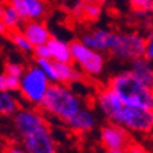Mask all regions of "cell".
<instances>
[{"mask_svg":"<svg viewBox=\"0 0 153 153\" xmlns=\"http://www.w3.org/2000/svg\"><path fill=\"white\" fill-rule=\"evenodd\" d=\"M108 88L114 90L124 105L153 111V89L141 83L130 70L112 76Z\"/></svg>","mask_w":153,"mask_h":153,"instance_id":"cell-1","label":"cell"},{"mask_svg":"<svg viewBox=\"0 0 153 153\" xmlns=\"http://www.w3.org/2000/svg\"><path fill=\"white\" fill-rule=\"evenodd\" d=\"M40 107L51 116L57 118L63 123H67L68 119H71L82 108L83 104L79 96L67 85L51 83L44 99L40 102Z\"/></svg>","mask_w":153,"mask_h":153,"instance_id":"cell-2","label":"cell"},{"mask_svg":"<svg viewBox=\"0 0 153 153\" xmlns=\"http://www.w3.org/2000/svg\"><path fill=\"white\" fill-rule=\"evenodd\" d=\"M108 120L133 133L148 134L153 130V111L150 109L135 108L122 104L109 115Z\"/></svg>","mask_w":153,"mask_h":153,"instance_id":"cell-3","label":"cell"},{"mask_svg":"<svg viewBox=\"0 0 153 153\" xmlns=\"http://www.w3.org/2000/svg\"><path fill=\"white\" fill-rule=\"evenodd\" d=\"M146 38L138 33H114L109 51L112 56L123 62H133L145 56Z\"/></svg>","mask_w":153,"mask_h":153,"instance_id":"cell-4","label":"cell"},{"mask_svg":"<svg viewBox=\"0 0 153 153\" xmlns=\"http://www.w3.org/2000/svg\"><path fill=\"white\" fill-rule=\"evenodd\" d=\"M51 82L45 74L37 66H32L23 71L22 76L19 78V90L22 97L26 101L32 104L40 105L41 100L44 99L45 93L49 88Z\"/></svg>","mask_w":153,"mask_h":153,"instance_id":"cell-5","label":"cell"},{"mask_svg":"<svg viewBox=\"0 0 153 153\" xmlns=\"http://www.w3.org/2000/svg\"><path fill=\"white\" fill-rule=\"evenodd\" d=\"M71 59L75 62L79 68L88 75L96 76L101 74L105 66V57L101 52L93 51L86 45H83L79 40L70 42Z\"/></svg>","mask_w":153,"mask_h":153,"instance_id":"cell-6","label":"cell"},{"mask_svg":"<svg viewBox=\"0 0 153 153\" xmlns=\"http://www.w3.org/2000/svg\"><path fill=\"white\" fill-rule=\"evenodd\" d=\"M22 143L26 153H57L56 143L48 126L23 135Z\"/></svg>","mask_w":153,"mask_h":153,"instance_id":"cell-7","label":"cell"},{"mask_svg":"<svg viewBox=\"0 0 153 153\" xmlns=\"http://www.w3.org/2000/svg\"><path fill=\"white\" fill-rule=\"evenodd\" d=\"M13 116L14 126H15L16 131H18L21 137L47 126V120L42 116V114L38 111H34V109L19 108Z\"/></svg>","mask_w":153,"mask_h":153,"instance_id":"cell-8","label":"cell"},{"mask_svg":"<svg viewBox=\"0 0 153 153\" xmlns=\"http://www.w3.org/2000/svg\"><path fill=\"white\" fill-rule=\"evenodd\" d=\"M100 141L107 150L126 149L130 145V134L122 126L109 122L100 130Z\"/></svg>","mask_w":153,"mask_h":153,"instance_id":"cell-9","label":"cell"},{"mask_svg":"<svg viewBox=\"0 0 153 153\" xmlns=\"http://www.w3.org/2000/svg\"><path fill=\"white\" fill-rule=\"evenodd\" d=\"M8 4L26 21H40L47 13L44 0H8Z\"/></svg>","mask_w":153,"mask_h":153,"instance_id":"cell-10","label":"cell"},{"mask_svg":"<svg viewBox=\"0 0 153 153\" xmlns=\"http://www.w3.org/2000/svg\"><path fill=\"white\" fill-rule=\"evenodd\" d=\"M112 37H114V32L108 30V29H93L90 32L82 34L79 38V41L88 48L93 49L97 52H108L111 48Z\"/></svg>","mask_w":153,"mask_h":153,"instance_id":"cell-11","label":"cell"},{"mask_svg":"<svg viewBox=\"0 0 153 153\" xmlns=\"http://www.w3.org/2000/svg\"><path fill=\"white\" fill-rule=\"evenodd\" d=\"M23 36L26 37L32 47H37V45H44L49 41V38L52 37L48 27L40 21H27L25 25L22 26L21 30Z\"/></svg>","mask_w":153,"mask_h":153,"instance_id":"cell-12","label":"cell"},{"mask_svg":"<svg viewBox=\"0 0 153 153\" xmlns=\"http://www.w3.org/2000/svg\"><path fill=\"white\" fill-rule=\"evenodd\" d=\"M66 124L76 133H88V131H92L94 128L96 116L90 109L82 107L73 118L67 120Z\"/></svg>","mask_w":153,"mask_h":153,"instance_id":"cell-13","label":"cell"},{"mask_svg":"<svg viewBox=\"0 0 153 153\" xmlns=\"http://www.w3.org/2000/svg\"><path fill=\"white\" fill-rule=\"evenodd\" d=\"M55 74V83L60 85H70L81 79V73L76 70L71 63H62V62L52 60Z\"/></svg>","mask_w":153,"mask_h":153,"instance_id":"cell-14","label":"cell"},{"mask_svg":"<svg viewBox=\"0 0 153 153\" xmlns=\"http://www.w3.org/2000/svg\"><path fill=\"white\" fill-rule=\"evenodd\" d=\"M131 74H133L141 83L153 89V66L150 64V60L146 57H140L131 62Z\"/></svg>","mask_w":153,"mask_h":153,"instance_id":"cell-15","label":"cell"},{"mask_svg":"<svg viewBox=\"0 0 153 153\" xmlns=\"http://www.w3.org/2000/svg\"><path fill=\"white\" fill-rule=\"evenodd\" d=\"M47 47L51 53V59L55 62H62V63H71V51L70 42L64 41L62 38L51 37L47 42Z\"/></svg>","mask_w":153,"mask_h":153,"instance_id":"cell-16","label":"cell"},{"mask_svg":"<svg viewBox=\"0 0 153 153\" xmlns=\"http://www.w3.org/2000/svg\"><path fill=\"white\" fill-rule=\"evenodd\" d=\"M97 102H99V107L100 109L102 111V114L108 118L109 115L115 111V109H118L123 102L119 100V97L115 94V92L111 89V88H104L101 92L99 93L97 96Z\"/></svg>","mask_w":153,"mask_h":153,"instance_id":"cell-17","label":"cell"},{"mask_svg":"<svg viewBox=\"0 0 153 153\" xmlns=\"http://www.w3.org/2000/svg\"><path fill=\"white\" fill-rule=\"evenodd\" d=\"M74 15L76 18H86V19H97L101 15V7L96 6V4L90 3H83V1H78L73 10Z\"/></svg>","mask_w":153,"mask_h":153,"instance_id":"cell-18","label":"cell"},{"mask_svg":"<svg viewBox=\"0 0 153 153\" xmlns=\"http://www.w3.org/2000/svg\"><path fill=\"white\" fill-rule=\"evenodd\" d=\"M19 109L18 100L11 92H0V115L13 116Z\"/></svg>","mask_w":153,"mask_h":153,"instance_id":"cell-19","label":"cell"},{"mask_svg":"<svg viewBox=\"0 0 153 153\" xmlns=\"http://www.w3.org/2000/svg\"><path fill=\"white\" fill-rule=\"evenodd\" d=\"M0 19H1V22L4 23V26H6L7 29H10V30H15V29L21 25V22L23 21V19L19 16V14L16 13L8 3L3 4V15H1Z\"/></svg>","mask_w":153,"mask_h":153,"instance_id":"cell-20","label":"cell"},{"mask_svg":"<svg viewBox=\"0 0 153 153\" xmlns=\"http://www.w3.org/2000/svg\"><path fill=\"white\" fill-rule=\"evenodd\" d=\"M10 38H11L13 44L15 45L18 49H21V51H23V52H32L33 51L32 44L26 40V37L19 32V30H11V32H10Z\"/></svg>","mask_w":153,"mask_h":153,"instance_id":"cell-21","label":"cell"},{"mask_svg":"<svg viewBox=\"0 0 153 153\" xmlns=\"http://www.w3.org/2000/svg\"><path fill=\"white\" fill-rule=\"evenodd\" d=\"M130 8L134 13L138 14H145L148 11H150V4L152 0H130Z\"/></svg>","mask_w":153,"mask_h":153,"instance_id":"cell-22","label":"cell"},{"mask_svg":"<svg viewBox=\"0 0 153 153\" xmlns=\"http://www.w3.org/2000/svg\"><path fill=\"white\" fill-rule=\"evenodd\" d=\"M25 71V67L22 64L15 63V62H8L6 63V67H4V74L10 76H15V78H21Z\"/></svg>","mask_w":153,"mask_h":153,"instance_id":"cell-23","label":"cell"},{"mask_svg":"<svg viewBox=\"0 0 153 153\" xmlns=\"http://www.w3.org/2000/svg\"><path fill=\"white\" fill-rule=\"evenodd\" d=\"M33 52H34V55H36L37 59H51V53H49V49H48L47 44L34 47L33 48Z\"/></svg>","mask_w":153,"mask_h":153,"instance_id":"cell-24","label":"cell"},{"mask_svg":"<svg viewBox=\"0 0 153 153\" xmlns=\"http://www.w3.org/2000/svg\"><path fill=\"white\" fill-rule=\"evenodd\" d=\"M7 89H8V92H18L19 90V78L7 75Z\"/></svg>","mask_w":153,"mask_h":153,"instance_id":"cell-25","label":"cell"},{"mask_svg":"<svg viewBox=\"0 0 153 153\" xmlns=\"http://www.w3.org/2000/svg\"><path fill=\"white\" fill-rule=\"evenodd\" d=\"M148 60H153V34L146 40V48H145V56Z\"/></svg>","mask_w":153,"mask_h":153,"instance_id":"cell-26","label":"cell"},{"mask_svg":"<svg viewBox=\"0 0 153 153\" xmlns=\"http://www.w3.org/2000/svg\"><path fill=\"white\" fill-rule=\"evenodd\" d=\"M126 152L127 153H148L141 145H137V143H130V145L126 148Z\"/></svg>","mask_w":153,"mask_h":153,"instance_id":"cell-27","label":"cell"},{"mask_svg":"<svg viewBox=\"0 0 153 153\" xmlns=\"http://www.w3.org/2000/svg\"><path fill=\"white\" fill-rule=\"evenodd\" d=\"M0 92H8V89H7V75L4 73H0Z\"/></svg>","mask_w":153,"mask_h":153,"instance_id":"cell-28","label":"cell"},{"mask_svg":"<svg viewBox=\"0 0 153 153\" xmlns=\"http://www.w3.org/2000/svg\"><path fill=\"white\" fill-rule=\"evenodd\" d=\"M4 153H26V150L21 146H15V145H13V146L7 148V149L4 150Z\"/></svg>","mask_w":153,"mask_h":153,"instance_id":"cell-29","label":"cell"},{"mask_svg":"<svg viewBox=\"0 0 153 153\" xmlns=\"http://www.w3.org/2000/svg\"><path fill=\"white\" fill-rule=\"evenodd\" d=\"M79 1H83V3H90V4H96V6L102 7L105 4V0H79Z\"/></svg>","mask_w":153,"mask_h":153,"instance_id":"cell-30","label":"cell"},{"mask_svg":"<svg viewBox=\"0 0 153 153\" xmlns=\"http://www.w3.org/2000/svg\"><path fill=\"white\" fill-rule=\"evenodd\" d=\"M7 30H8V29L4 26V23L1 22V19H0V34H6Z\"/></svg>","mask_w":153,"mask_h":153,"instance_id":"cell-31","label":"cell"},{"mask_svg":"<svg viewBox=\"0 0 153 153\" xmlns=\"http://www.w3.org/2000/svg\"><path fill=\"white\" fill-rule=\"evenodd\" d=\"M105 153H127L126 149H111V150H107Z\"/></svg>","mask_w":153,"mask_h":153,"instance_id":"cell-32","label":"cell"},{"mask_svg":"<svg viewBox=\"0 0 153 153\" xmlns=\"http://www.w3.org/2000/svg\"><path fill=\"white\" fill-rule=\"evenodd\" d=\"M3 15V4H0V18Z\"/></svg>","mask_w":153,"mask_h":153,"instance_id":"cell-33","label":"cell"},{"mask_svg":"<svg viewBox=\"0 0 153 153\" xmlns=\"http://www.w3.org/2000/svg\"><path fill=\"white\" fill-rule=\"evenodd\" d=\"M150 11L153 13V0H152V4H150Z\"/></svg>","mask_w":153,"mask_h":153,"instance_id":"cell-34","label":"cell"}]
</instances>
